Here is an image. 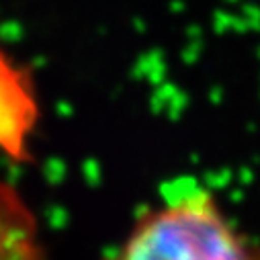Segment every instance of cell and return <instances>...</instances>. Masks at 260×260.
Listing matches in <instances>:
<instances>
[{
	"mask_svg": "<svg viewBox=\"0 0 260 260\" xmlns=\"http://www.w3.org/2000/svg\"><path fill=\"white\" fill-rule=\"evenodd\" d=\"M105 260H260V244L244 236L213 192L174 182Z\"/></svg>",
	"mask_w": 260,
	"mask_h": 260,
	"instance_id": "6da1fadb",
	"label": "cell"
},
{
	"mask_svg": "<svg viewBox=\"0 0 260 260\" xmlns=\"http://www.w3.org/2000/svg\"><path fill=\"white\" fill-rule=\"evenodd\" d=\"M39 121L33 74L0 43V152L25 158Z\"/></svg>",
	"mask_w": 260,
	"mask_h": 260,
	"instance_id": "7a4b0ae2",
	"label": "cell"
},
{
	"mask_svg": "<svg viewBox=\"0 0 260 260\" xmlns=\"http://www.w3.org/2000/svg\"><path fill=\"white\" fill-rule=\"evenodd\" d=\"M0 260H47L39 221L9 180L0 178Z\"/></svg>",
	"mask_w": 260,
	"mask_h": 260,
	"instance_id": "3957f363",
	"label": "cell"
}]
</instances>
